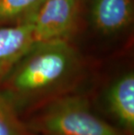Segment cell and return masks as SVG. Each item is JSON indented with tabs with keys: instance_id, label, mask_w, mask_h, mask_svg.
<instances>
[{
	"instance_id": "1",
	"label": "cell",
	"mask_w": 134,
	"mask_h": 135,
	"mask_svg": "<svg viewBox=\"0 0 134 135\" xmlns=\"http://www.w3.org/2000/svg\"><path fill=\"white\" fill-rule=\"evenodd\" d=\"M81 75V59L70 41L35 42L1 83L0 91L20 115L69 93Z\"/></svg>"
},
{
	"instance_id": "2",
	"label": "cell",
	"mask_w": 134,
	"mask_h": 135,
	"mask_svg": "<svg viewBox=\"0 0 134 135\" xmlns=\"http://www.w3.org/2000/svg\"><path fill=\"white\" fill-rule=\"evenodd\" d=\"M25 124L33 135H126L97 115L86 98L71 93L39 106Z\"/></svg>"
},
{
	"instance_id": "3",
	"label": "cell",
	"mask_w": 134,
	"mask_h": 135,
	"mask_svg": "<svg viewBox=\"0 0 134 135\" xmlns=\"http://www.w3.org/2000/svg\"><path fill=\"white\" fill-rule=\"evenodd\" d=\"M81 0H46L33 19L35 42L70 41L79 23Z\"/></svg>"
},
{
	"instance_id": "4",
	"label": "cell",
	"mask_w": 134,
	"mask_h": 135,
	"mask_svg": "<svg viewBox=\"0 0 134 135\" xmlns=\"http://www.w3.org/2000/svg\"><path fill=\"white\" fill-rule=\"evenodd\" d=\"M34 43L33 21L0 26V85Z\"/></svg>"
},
{
	"instance_id": "5",
	"label": "cell",
	"mask_w": 134,
	"mask_h": 135,
	"mask_svg": "<svg viewBox=\"0 0 134 135\" xmlns=\"http://www.w3.org/2000/svg\"><path fill=\"white\" fill-rule=\"evenodd\" d=\"M132 0H92L90 18L93 28L104 35H112L129 27L133 21Z\"/></svg>"
},
{
	"instance_id": "6",
	"label": "cell",
	"mask_w": 134,
	"mask_h": 135,
	"mask_svg": "<svg viewBox=\"0 0 134 135\" xmlns=\"http://www.w3.org/2000/svg\"><path fill=\"white\" fill-rule=\"evenodd\" d=\"M106 105L120 130L126 135L134 133V75L123 74L114 81L106 93Z\"/></svg>"
},
{
	"instance_id": "7",
	"label": "cell",
	"mask_w": 134,
	"mask_h": 135,
	"mask_svg": "<svg viewBox=\"0 0 134 135\" xmlns=\"http://www.w3.org/2000/svg\"><path fill=\"white\" fill-rule=\"evenodd\" d=\"M46 0H0V26L33 21Z\"/></svg>"
},
{
	"instance_id": "8",
	"label": "cell",
	"mask_w": 134,
	"mask_h": 135,
	"mask_svg": "<svg viewBox=\"0 0 134 135\" xmlns=\"http://www.w3.org/2000/svg\"><path fill=\"white\" fill-rule=\"evenodd\" d=\"M0 135H33L19 113L0 91Z\"/></svg>"
}]
</instances>
